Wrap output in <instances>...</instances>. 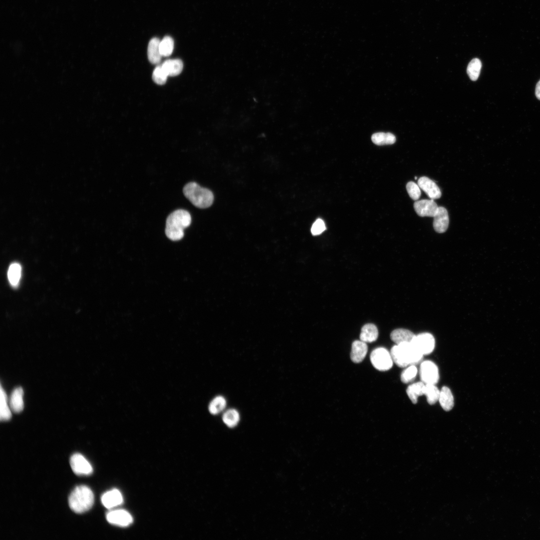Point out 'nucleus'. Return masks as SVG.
<instances>
[{
  "instance_id": "29",
  "label": "nucleus",
  "mask_w": 540,
  "mask_h": 540,
  "mask_svg": "<svg viewBox=\"0 0 540 540\" xmlns=\"http://www.w3.org/2000/svg\"><path fill=\"white\" fill-rule=\"evenodd\" d=\"M482 68V63L477 58L473 59L469 64L467 73L472 81H476L479 77Z\"/></svg>"
},
{
  "instance_id": "2",
  "label": "nucleus",
  "mask_w": 540,
  "mask_h": 540,
  "mask_svg": "<svg viewBox=\"0 0 540 540\" xmlns=\"http://www.w3.org/2000/svg\"><path fill=\"white\" fill-rule=\"evenodd\" d=\"M390 353L393 362L400 368H407L409 366L415 365L421 361L423 357L411 343L394 346Z\"/></svg>"
},
{
  "instance_id": "21",
  "label": "nucleus",
  "mask_w": 540,
  "mask_h": 540,
  "mask_svg": "<svg viewBox=\"0 0 540 540\" xmlns=\"http://www.w3.org/2000/svg\"><path fill=\"white\" fill-rule=\"evenodd\" d=\"M425 390L426 384L423 382H419L409 386L406 392L411 402L416 404L418 397L425 395Z\"/></svg>"
},
{
  "instance_id": "3",
  "label": "nucleus",
  "mask_w": 540,
  "mask_h": 540,
  "mask_svg": "<svg viewBox=\"0 0 540 540\" xmlns=\"http://www.w3.org/2000/svg\"><path fill=\"white\" fill-rule=\"evenodd\" d=\"M183 193L185 197L195 206L201 209L210 207L214 201V195L209 189L202 188L195 182L185 186Z\"/></svg>"
},
{
  "instance_id": "13",
  "label": "nucleus",
  "mask_w": 540,
  "mask_h": 540,
  "mask_svg": "<svg viewBox=\"0 0 540 540\" xmlns=\"http://www.w3.org/2000/svg\"><path fill=\"white\" fill-rule=\"evenodd\" d=\"M101 500L106 508L111 509L121 505L123 499L121 492L117 489H114L105 493Z\"/></svg>"
},
{
  "instance_id": "27",
  "label": "nucleus",
  "mask_w": 540,
  "mask_h": 540,
  "mask_svg": "<svg viewBox=\"0 0 540 540\" xmlns=\"http://www.w3.org/2000/svg\"><path fill=\"white\" fill-rule=\"evenodd\" d=\"M425 395L427 398L428 403L431 405H434L439 401L440 391L434 384H426V390Z\"/></svg>"
},
{
  "instance_id": "17",
  "label": "nucleus",
  "mask_w": 540,
  "mask_h": 540,
  "mask_svg": "<svg viewBox=\"0 0 540 540\" xmlns=\"http://www.w3.org/2000/svg\"><path fill=\"white\" fill-rule=\"evenodd\" d=\"M441 406L446 412L451 411L454 406V399L451 390L447 387H443L439 399Z\"/></svg>"
},
{
  "instance_id": "26",
  "label": "nucleus",
  "mask_w": 540,
  "mask_h": 540,
  "mask_svg": "<svg viewBox=\"0 0 540 540\" xmlns=\"http://www.w3.org/2000/svg\"><path fill=\"white\" fill-rule=\"evenodd\" d=\"M227 402L224 397L221 396L216 397L212 400L209 404V411L212 415H218L226 408Z\"/></svg>"
},
{
  "instance_id": "14",
  "label": "nucleus",
  "mask_w": 540,
  "mask_h": 540,
  "mask_svg": "<svg viewBox=\"0 0 540 540\" xmlns=\"http://www.w3.org/2000/svg\"><path fill=\"white\" fill-rule=\"evenodd\" d=\"M367 352V343L361 340H356L352 344L351 359L355 363H360L364 360Z\"/></svg>"
},
{
  "instance_id": "15",
  "label": "nucleus",
  "mask_w": 540,
  "mask_h": 540,
  "mask_svg": "<svg viewBox=\"0 0 540 540\" xmlns=\"http://www.w3.org/2000/svg\"><path fill=\"white\" fill-rule=\"evenodd\" d=\"M160 40L157 38H154L149 42L148 47V57L149 61L153 64L160 63L162 56L160 50Z\"/></svg>"
},
{
  "instance_id": "18",
  "label": "nucleus",
  "mask_w": 540,
  "mask_h": 540,
  "mask_svg": "<svg viewBox=\"0 0 540 540\" xmlns=\"http://www.w3.org/2000/svg\"><path fill=\"white\" fill-rule=\"evenodd\" d=\"M378 335L377 327L372 324H367L362 327L360 338L366 343H372L377 340Z\"/></svg>"
},
{
  "instance_id": "20",
  "label": "nucleus",
  "mask_w": 540,
  "mask_h": 540,
  "mask_svg": "<svg viewBox=\"0 0 540 540\" xmlns=\"http://www.w3.org/2000/svg\"><path fill=\"white\" fill-rule=\"evenodd\" d=\"M162 66L168 76H176L181 73L183 63L180 59H169L165 61Z\"/></svg>"
},
{
  "instance_id": "19",
  "label": "nucleus",
  "mask_w": 540,
  "mask_h": 540,
  "mask_svg": "<svg viewBox=\"0 0 540 540\" xmlns=\"http://www.w3.org/2000/svg\"><path fill=\"white\" fill-rule=\"evenodd\" d=\"M391 339L397 345L402 343H411L416 335L411 331L403 329L394 330L391 334Z\"/></svg>"
},
{
  "instance_id": "24",
  "label": "nucleus",
  "mask_w": 540,
  "mask_h": 540,
  "mask_svg": "<svg viewBox=\"0 0 540 540\" xmlns=\"http://www.w3.org/2000/svg\"><path fill=\"white\" fill-rule=\"evenodd\" d=\"M222 419L228 427L232 428L238 425L240 420V416L239 412L236 410L231 409L224 413Z\"/></svg>"
},
{
  "instance_id": "10",
  "label": "nucleus",
  "mask_w": 540,
  "mask_h": 540,
  "mask_svg": "<svg viewBox=\"0 0 540 540\" xmlns=\"http://www.w3.org/2000/svg\"><path fill=\"white\" fill-rule=\"evenodd\" d=\"M110 523L121 527H126L133 522L132 516L123 510H114L108 513L106 516Z\"/></svg>"
},
{
  "instance_id": "16",
  "label": "nucleus",
  "mask_w": 540,
  "mask_h": 540,
  "mask_svg": "<svg viewBox=\"0 0 540 540\" xmlns=\"http://www.w3.org/2000/svg\"><path fill=\"white\" fill-rule=\"evenodd\" d=\"M23 395L24 391L21 387H18L13 391L10 399V406L15 413H20L23 410Z\"/></svg>"
},
{
  "instance_id": "8",
  "label": "nucleus",
  "mask_w": 540,
  "mask_h": 540,
  "mask_svg": "<svg viewBox=\"0 0 540 540\" xmlns=\"http://www.w3.org/2000/svg\"><path fill=\"white\" fill-rule=\"evenodd\" d=\"M72 470L77 475H90L93 473V468L90 463L81 454H75L70 459Z\"/></svg>"
},
{
  "instance_id": "30",
  "label": "nucleus",
  "mask_w": 540,
  "mask_h": 540,
  "mask_svg": "<svg viewBox=\"0 0 540 540\" xmlns=\"http://www.w3.org/2000/svg\"><path fill=\"white\" fill-rule=\"evenodd\" d=\"M417 373L418 370L415 365L409 366L402 373L401 375V381L405 384L412 382L416 378Z\"/></svg>"
},
{
  "instance_id": "11",
  "label": "nucleus",
  "mask_w": 540,
  "mask_h": 540,
  "mask_svg": "<svg viewBox=\"0 0 540 540\" xmlns=\"http://www.w3.org/2000/svg\"><path fill=\"white\" fill-rule=\"evenodd\" d=\"M433 218V227L436 232L439 233L445 232L449 224L448 212L446 209L443 207H439Z\"/></svg>"
},
{
  "instance_id": "25",
  "label": "nucleus",
  "mask_w": 540,
  "mask_h": 540,
  "mask_svg": "<svg viewBox=\"0 0 540 540\" xmlns=\"http://www.w3.org/2000/svg\"><path fill=\"white\" fill-rule=\"evenodd\" d=\"M1 407H0V418L1 421H8L12 417L11 410L8 404V398L5 390L1 387Z\"/></svg>"
},
{
  "instance_id": "1",
  "label": "nucleus",
  "mask_w": 540,
  "mask_h": 540,
  "mask_svg": "<svg viewBox=\"0 0 540 540\" xmlns=\"http://www.w3.org/2000/svg\"><path fill=\"white\" fill-rule=\"evenodd\" d=\"M191 221V216L188 211L179 209L173 212L167 219L166 236L172 241L180 240L184 236V229L190 225Z\"/></svg>"
},
{
  "instance_id": "31",
  "label": "nucleus",
  "mask_w": 540,
  "mask_h": 540,
  "mask_svg": "<svg viewBox=\"0 0 540 540\" xmlns=\"http://www.w3.org/2000/svg\"><path fill=\"white\" fill-rule=\"evenodd\" d=\"M168 75L163 68L162 65H159L154 69L152 78L154 82L158 85H164L166 83Z\"/></svg>"
},
{
  "instance_id": "28",
  "label": "nucleus",
  "mask_w": 540,
  "mask_h": 540,
  "mask_svg": "<svg viewBox=\"0 0 540 540\" xmlns=\"http://www.w3.org/2000/svg\"><path fill=\"white\" fill-rule=\"evenodd\" d=\"M174 47V42L170 36L165 37L160 41V50L162 57L170 56L173 53Z\"/></svg>"
},
{
  "instance_id": "5",
  "label": "nucleus",
  "mask_w": 540,
  "mask_h": 540,
  "mask_svg": "<svg viewBox=\"0 0 540 540\" xmlns=\"http://www.w3.org/2000/svg\"><path fill=\"white\" fill-rule=\"evenodd\" d=\"M371 362L374 368L380 371L389 370L393 365L391 353L384 348L373 350L370 355Z\"/></svg>"
},
{
  "instance_id": "6",
  "label": "nucleus",
  "mask_w": 540,
  "mask_h": 540,
  "mask_svg": "<svg viewBox=\"0 0 540 540\" xmlns=\"http://www.w3.org/2000/svg\"><path fill=\"white\" fill-rule=\"evenodd\" d=\"M420 375L422 382L425 384L436 385L439 380L437 366L430 361H424L421 363Z\"/></svg>"
},
{
  "instance_id": "33",
  "label": "nucleus",
  "mask_w": 540,
  "mask_h": 540,
  "mask_svg": "<svg viewBox=\"0 0 540 540\" xmlns=\"http://www.w3.org/2000/svg\"><path fill=\"white\" fill-rule=\"evenodd\" d=\"M326 228L324 222L322 219H319L313 224L311 228V233L314 236L319 235L324 232Z\"/></svg>"
},
{
  "instance_id": "22",
  "label": "nucleus",
  "mask_w": 540,
  "mask_h": 540,
  "mask_svg": "<svg viewBox=\"0 0 540 540\" xmlns=\"http://www.w3.org/2000/svg\"><path fill=\"white\" fill-rule=\"evenodd\" d=\"M372 142L377 145H391L396 141L395 135L390 133H377L372 135Z\"/></svg>"
},
{
  "instance_id": "12",
  "label": "nucleus",
  "mask_w": 540,
  "mask_h": 540,
  "mask_svg": "<svg viewBox=\"0 0 540 540\" xmlns=\"http://www.w3.org/2000/svg\"><path fill=\"white\" fill-rule=\"evenodd\" d=\"M418 184L420 189L425 192L430 198L433 200L441 198V191L437 185L432 180L426 177H421Z\"/></svg>"
},
{
  "instance_id": "9",
  "label": "nucleus",
  "mask_w": 540,
  "mask_h": 540,
  "mask_svg": "<svg viewBox=\"0 0 540 540\" xmlns=\"http://www.w3.org/2000/svg\"><path fill=\"white\" fill-rule=\"evenodd\" d=\"M414 207L416 213L422 217H434L439 208L433 199L416 201Z\"/></svg>"
},
{
  "instance_id": "23",
  "label": "nucleus",
  "mask_w": 540,
  "mask_h": 540,
  "mask_svg": "<svg viewBox=\"0 0 540 540\" xmlns=\"http://www.w3.org/2000/svg\"><path fill=\"white\" fill-rule=\"evenodd\" d=\"M21 273L22 268L20 264L15 263L11 265L8 270V277L10 284L13 286L17 287L19 285L21 279Z\"/></svg>"
},
{
  "instance_id": "34",
  "label": "nucleus",
  "mask_w": 540,
  "mask_h": 540,
  "mask_svg": "<svg viewBox=\"0 0 540 540\" xmlns=\"http://www.w3.org/2000/svg\"><path fill=\"white\" fill-rule=\"evenodd\" d=\"M535 94L537 98L540 100V80L538 82L536 87Z\"/></svg>"
},
{
  "instance_id": "7",
  "label": "nucleus",
  "mask_w": 540,
  "mask_h": 540,
  "mask_svg": "<svg viewBox=\"0 0 540 540\" xmlns=\"http://www.w3.org/2000/svg\"><path fill=\"white\" fill-rule=\"evenodd\" d=\"M411 343L423 356L432 353L435 347V339L429 333H422L416 336Z\"/></svg>"
},
{
  "instance_id": "32",
  "label": "nucleus",
  "mask_w": 540,
  "mask_h": 540,
  "mask_svg": "<svg viewBox=\"0 0 540 540\" xmlns=\"http://www.w3.org/2000/svg\"><path fill=\"white\" fill-rule=\"evenodd\" d=\"M406 188L410 197L415 201H418L421 195L420 188L418 184L414 182H410L407 184Z\"/></svg>"
},
{
  "instance_id": "4",
  "label": "nucleus",
  "mask_w": 540,
  "mask_h": 540,
  "mask_svg": "<svg viewBox=\"0 0 540 540\" xmlns=\"http://www.w3.org/2000/svg\"><path fill=\"white\" fill-rule=\"evenodd\" d=\"M94 496L92 490L85 486L76 487L69 498V506L74 512L82 514L89 510L94 504Z\"/></svg>"
}]
</instances>
